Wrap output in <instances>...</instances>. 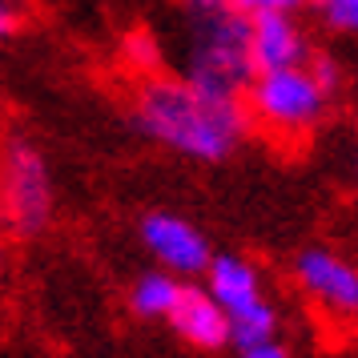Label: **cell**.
<instances>
[{
	"label": "cell",
	"mask_w": 358,
	"mask_h": 358,
	"mask_svg": "<svg viewBox=\"0 0 358 358\" xmlns=\"http://www.w3.org/2000/svg\"><path fill=\"white\" fill-rule=\"evenodd\" d=\"M157 41L169 73L210 93L245 97L258 77L254 13H245L238 0H173Z\"/></svg>",
	"instance_id": "obj_1"
},
{
	"label": "cell",
	"mask_w": 358,
	"mask_h": 358,
	"mask_svg": "<svg viewBox=\"0 0 358 358\" xmlns=\"http://www.w3.org/2000/svg\"><path fill=\"white\" fill-rule=\"evenodd\" d=\"M133 121L149 141L189 162H226L254 129L245 97L210 93L173 73L141 77L133 97Z\"/></svg>",
	"instance_id": "obj_2"
},
{
	"label": "cell",
	"mask_w": 358,
	"mask_h": 358,
	"mask_svg": "<svg viewBox=\"0 0 358 358\" xmlns=\"http://www.w3.org/2000/svg\"><path fill=\"white\" fill-rule=\"evenodd\" d=\"M330 97L334 93L314 77V69L306 61L294 69L258 73L245 89V109H250L254 129H262L266 137H274L282 145H302L322 125Z\"/></svg>",
	"instance_id": "obj_3"
},
{
	"label": "cell",
	"mask_w": 358,
	"mask_h": 358,
	"mask_svg": "<svg viewBox=\"0 0 358 358\" xmlns=\"http://www.w3.org/2000/svg\"><path fill=\"white\" fill-rule=\"evenodd\" d=\"M52 217V178L41 149L8 141L0 149V226L17 238H36Z\"/></svg>",
	"instance_id": "obj_4"
},
{
	"label": "cell",
	"mask_w": 358,
	"mask_h": 358,
	"mask_svg": "<svg viewBox=\"0 0 358 358\" xmlns=\"http://www.w3.org/2000/svg\"><path fill=\"white\" fill-rule=\"evenodd\" d=\"M210 294L226 306L234 346H250L262 338H278V306L262 294V278L238 254H217L206 270Z\"/></svg>",
	"instance_id": "obj_5"
},
{
	"label": "cell",
	"mask_w": 358,
	"mask_h": 358,
	"mask_svg": "<svg viewBox=\"0 0 358 358\" xmlns=\"http://www.w3.org/2000/svg\"><path fill=\"white\" fill-rule=\"evenodd\" d=\"M294 282L314 302L318 314L334 322L358 318V266L338 258L334 250H322V245L302 250L294 258Z\"/></svg>",
	"instance_id": "obj_6"
},
{
	"label": "cell",
	"mask_w": 358,
	"mask_h": 358,
	"mask_svg": "<svg viewBox=\"0 0 358 358\" xmlns=\"http://www.w3.org/2000/svg\"><path fill=\"white\" fill-rule=\"evenodd\" d=\"M141 245L162 270L178 278H206L210 262L217 258L206 242V234L178 213H149L141 222Z\"/></svg>",
	"instance_id": "obj_7"
},
{
	"label": "cell",
	"mask_w": 358,
	"mask_h": 358,
	"mask_svg": "<svg viewBox=\"0 0 358 358\" xmlns=\"http://www.w3.org/2000/svg\"><path fill=\"white\" fill-rule=\"evenodd\" d=\"M169 322H173V330H178L189 346H197V350H222V346L234 342L229 314L210 294V286H185L178 310L169 314Z\"/></svg>",
	"instance_id": "obj_8"
},
{
	"label": "cell",
	"mask_w": 358,
	"mask_h": 358,
	"mask_svg": "<svg viewBox=\"0 0 358 358\" xmlns=\"http://www.w3.org/2000/svg\"><path fill=\"white\" fill-rule=\"evenodd\" d=\"M310 57L314 52L306 45V33L294 24L290 13H254V65H258V73L306 65Z\"/></svg>",
	"instance_id": "obj_9"
},
{
	"label": "cell",
	"mask_w": 358,
	"mask_h": 358,
	"mask_svg": "<svg viewBox=\"0 0 358 358\" xmlns=\"http://www.w3.org/2000/svg\"><path fill=\"white\" fill-rule=\"evenodd\" d=\"M181 290H185V278L169 274V270H149L133 282L129 290V310L137 318H149V322H157V318H169L181 302Z\"/></svg>",
	"instance_id": "obj_10"
},
{
	"label": "cell",
	"mask_w": 358,
	"mask_h": 358,
	"mask_svg": "<svg viewBox=\"0 0 358 358\" xmlns=\"http://www.w3.org/2000/svg\"><path fill=\"white\" fill-rule=\"evenodd\" d=\"M334 33H358V0H310Z\"/></svg>",
	"instance_id": "obj_11"
},
{
	"label": "cell",
	"mask_w": 358,
	"mask_h": 358,
	"mask_svg": "<svg viewBox=\"0 0 358 358\" xmlns=\"http://www.w3.org/2000/svg\"><path fill=\"white\" fill-rule=\"evenodd\" d=\"M238 358H290V350L278 338H262V342H250V346H238Z\"/></svg>",
	"instance_id": "obj_12"
},
{
	"label": "cell",
	"mask_w": 358,
	"mask_h": 358,
	"mask_svg": "<svg viewBox=\"0 0 358 358\" xmlns=\"http://www.w3.org/2000/svg\"><path fill=\"white\" fill-rule=\"evenodd\" d=\"M245 13H294L298 4H310V0H238Z\"/></svg>",
	"instance_id": "obj_13"
},
{
	"label": "cell",
	"mask_w": 358,
	"mask_h": 358,
	"mask_svg": "<svg viewBox=\"0 0 358 358\" xmlns=\"http://www.w3.org/2000/svg\"><path fill=\"white\" fill-rule=\"evenodd\" d=\"M20 29V0H0V41Z\"/></svg>",
	"instance_id": "obj_14"
},
{
	"label": "cell",
	"mask_w": 358,
	"mask_h": 358,
	"mask_svg": "<svg viewBox=\"0 0 358 358\" xmlns=\"http://www.w3.org/2000/svg\"><path fill=\"white\" fill-rule=\"evenodd\" d=\"M310 69H314V77H318L330 93H338V65H334L330 57H310Z\"/></svg>",
	"instance_id": "obj_15"
},
{
	"label": "cell",
	"mask_w": 358,
	"mask_h": 358,
	"mask_svg": "<svg viewBox=\"0 0 358 358\" xmlns=\"http://www.w3.org/2000/svg\"><path fill=\"white\" fill-rule=\"evenodd\" d=\"M4 258L8 254H4V229H0V274H4Z\"/></svg>",
	"instance_id": "obj_16"
}]
</instances>
